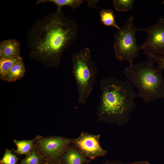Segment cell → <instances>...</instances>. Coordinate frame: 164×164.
<instances>
[{"label":"cell","instance_id":"cell-1","mask_svg":"<svg viewBox=\"0 0 164 164\" xmlns=\"http://www.w3.org/2000/svg\"><path fill=\"white\" fill-rule=\"evenodd\" d=\"M79 26L62 9L36 20L27 34L31 58L48 67H58L64 51L75 41Z\"/></svg>","mask_w":164,"mask_h":164},{"label":"cell","instance_id":"cell-2","mask_svg":"<svg viewBox=\"0 0 164 164\" xmlns=\"http://www.w3.org/2000/svg\"><path fill=\"white\" fill-rule=\"evenodd\" d=\"M101 95L97 108L100 120L121 125L128 122L138 97L128 80L124 81L108 76L102 78Z\"/></svg>","mask_w":164,"mask_h":164},{"label":"cell","instance_id":"cell-3","mask_svg":"<svg viewBox=\"0 0 164 164\" xmlns=\"http://www.w3.org/2000/svg\"><path fill=\"white\" fill-rule=\"evenodd\" d=\"M155 58H148L126 67L123 74L127 80L138 90V97L145 103L164 99L163 70L155 68Z\"/></svg>","mask_w":164,"mask_h":164},{"label":"cell","instance_id":"cell-4","mask_svg":"<svg viewBox=\"0 0 164 164\" xmlns=\"http://www.w3.org/2000/svg\"><path fill=\"white\" fill-rule=\"evenodd\" d=\"M71 60L72 73L78 89V101L84 104L89 97L95 82L97 68L88 47L74 54Z\"/></svg>","mask_w":164,"mask_h":164},{"label":"cell","instance_id":"cell-5","mask_svg":"<svg viewBox=\"0 0 164 164\" xmlns=\"http://www.w3.org/2000/svg\"><path fill=\"white\" fill-rule=\"evenodd\" d=\"M134 17L128 18L124 24L114 35L113 48L117 60L125 61L132 65L141 50L136 44L135 35L138 29L134 24Z\"/></svg>","mask_w":164,"mask_h":164},{"label":"cell","instance_id":"cell-6","mask_svg":"<svg viewBox=\"0 0 164 164\" xmlns=\"http://www.w3.org/2000/svg\"><path fill=\"white\" fill-rule=\"evenodd\" d=\"M138 31L147 33L146 39L140 47L148 58L164 55V18L161 17L155 24Z\"/></svg>","mask_w":164,"mask_h":164},{"label":"cell","instance_id":"cell-7","mask_svg":"<svg viewBox=\"0 0 164 164\" xmlns=\"http://www.w3.org/2000/svg\"><path fill=\"white\" fill-rule=\"evenodd\" d=\"M100 135L82 132L73 140L75 147L87 158L91 159L103 156L107 151L101 147Z\"/></svg>","mask_w":164,"mask_h":164},{"label":"cell","instance_id":"cell-8","mask_svg":"<svg viewBox=\"0 0 164 164\" xmlns=\"http://www.w3.org/2000/svg\"><path fill=\"white\" fill-rule=\"evenodd\" d=\"M73 142L71 139L61 137L42 138L38 141L40 149L48 160H59Z\"/></svg>","mask_w":164,"mask_h":164},{"label":"cell","instance_id":"cell-9","mask_svg":"<svg viewBox=\"0 0 164 164\" xmlns=\"http://www.w3.org/2000/svg\"><path fill=\"white\" fill-rule=\"evenodd\" d=\"M61 164H85L91 160L87 158L75 147L66 149L59 159Z\"/></svg>","mask_w":164,"mask_h":164},{"label":"cell","instance_id":"cell-10","mask_svg":"<svg viewBox=\"0 0 164 164\" xmlns=\"http://www.w3.org/2000/svg\"><path fill=\"white\" fill-rule=\"evenodd\" d=\"M20 44L14 39L3 40L0 43V58L20 55Z\"/></svg>","mask_w":164,"mask_h":164},{"label":"cell","instance_id":"cell-11","mask_svg":"<svg viewBox=\"0 0 164 164\" xmlns=\"http://www.w3.org/2000/svg\"><path fill=\"white\" fill-rule=\"evenodd\" d=\"M22 60L20 55L0 58V78L6 81L8 74L16 63Z\"/></svg>","mask_w":164,"mask_h":164},{"label":"cell","instance_id":"cell-12","mask_svg":"<svg viewBox=\"0 0 164 164\" xmlns=\"http://www.w3.org/2000/svg\"><path fill=\"white\" fill-rule=\"evenodd\" d=\"M26 72L23 59L16 63L10 70L6 80V82H14L21 79Z\"/></svg>","mask_w":164,"mask_h":164},{"label":"cell","instance_id":"cell-13","mask_svg":"<svg viewBox=\"0 0 164 164\" xmlns=\"http://www.w3.org/2000/svg\"><path fill=\"white\" fill-rule=\"evenodd\" d=\"M101 23L106 26L114 27L118 30L120 27L117 23L115 15L113 11L111 9H102L99 12Z\"/></svg>","mask_w":164,"mask_h":164},{"label":"cell","instance_id":"cell-14","mask_svg":"<svg viewBox=\"0 0 164 164\" xmlns=\"http://www.w3.org/2000/svg\"><path fill=\"white\" fill-rule=\"evenodd\" d=\"M86 0H38L36 4L51 2L55 4L58 9H62L65 6L70 7L73 10L79 7Z\"/></svg>","mask_w":164,"mask_h":164},{"label":"cell","instance_id":"cell-15","mask_svg":"<svg viewBox=\"0 0 164 164\" xmlns=\"http://www.w3.org/2000/svg\"><path fill=\"white\" fill-rule=\"evenodd\" d=\"M17 149L16 153L20 154L29 155L33 150V141L32 140L18 141L14 140Z\"/></svg>","mask_w":164,"mask_h":164},{"label":"cell","instance_id":"cell-16","mask_svg":"<svg viewBox=\"0 0 164 164\" xmlns=\"http://www.w3.org/2000/svg\"><path fill=\"white\" fill-rule=\"evenodd\" d=\"M45 163L38 152L33 149L26 158L21 160L20 164H44Z\"/></svg>","mask_w":164,"mask_h":164},{"label":"cell","instance_id":"cell-17","mask_svg":"<svg viewBox=\"0 0 164 164\" xmlns=\"http://www.w3.org/2000/svg\"><path fill=\"white\" fill-rule=\"evenodd\" d=\"M134 1V0H114V7L117 11H130L133 9Z\"/></svg>","mask_w":164,"mask_h":164},{"label":"cell","instance_id":"cell-18","mask_svg":"<svg viewBox=\"0 0 164 164\" xmlns=\"http://www.w3.org/2000/svg\"><path fill=\"white\" fill-rule=\"evenodd\" d=\"M18 158L11 151L6 149L4 155L0 160L1 164H17Z\"/></svg>","mask_w":164,"mask_h":164},{"label":"cell","instance_id":"cell-19","mask_svg":"<svg viewBox=\"0 0 164 164\" xmlns=\"http://www.w3.org/2000/svg\"><path fill=\"white\" fill-rule=\"evenodd\" d=\"M155 59V63L157 64L156 68L163 70H164V55L156 56Z\"/></svg>","mask_w":164,"mask_h":164},{"label":"cell","instance_id":"cell-20","mask_svg":"<svg viewBox=\"0 0 164 164\" xmlns=\"http://www.w3.org/2000/svg\"><path fill=\"white\" fill-rule=\"evenodd\" d=\"M87 2L88 6L90 7L95 8L98 2V0H86Z\"/></svg>","mask_w":164,"mask_h":164},{"label":"cell","instance_id":"cell-21","mask_svg":"<svg viewBox=\"0 0 164 164\" xmlns=\"http://www.w3.org/2000/svg\"><path fill=\"white\" fill-rule=\"evenodd\" d=\"M105 164H125L120 161L118 160L117 161H113L110 162L108 160H106L105 162Z\"/></svg>","mask_w":164,"mask_h":164},{"label":"cell","instance_id":"cell-22","mask_svg":"<svg viewBox=\"0 0 164 164\" xmlns=\"http://www.w3.org/2000/svg\"><path fill=\"white\" fill-rule=\"evenodd\" d=\"M44 164H61L59 160H48V162H45Z\"/></svg>","mask_w":164,"mask_h":164},{"label":"cell","instance_id":"cell-23","mask_svg":"<svg viewBox=\"0 0 164 164\" xmlns=\"http://www.w3.org/2000/svg\"><path fill=\"white\" fill-rule=\"evenodd\" d=\"M128 164H150L147 161H142L134 162L129 163Z\"/></svg>","mask_w":164,"mask_h":164},{"label":"cell","instance_id":"cell-24","mask_svg":"<svg viewBox=\"0 0 164 164\" xmlns=\"http://www.w3.org/2000/svg\"><path fill=\"white\" fill-rule=\"evenodd\" d=\"M162 3H163V4H164V1H163L162 2Z\"/></svg>","mask_w":164,"mask_h":164}]
</instances>
